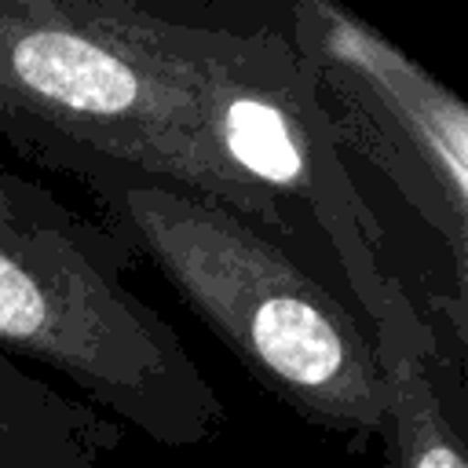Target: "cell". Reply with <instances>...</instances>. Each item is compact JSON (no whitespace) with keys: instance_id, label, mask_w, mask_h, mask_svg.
Listing matches in <instances>:
<instances>
[{"instance_id":"1","label":"cell","mask_w":468,"mask_h":468,"mask_svg":"<svg viewBox=\"0 0 468 468\" xmlns=\"http://www.w3.org/2000/svg\"><path fill=\"white\" fill-rule=\"evenodd\" d=\"M0 135L22 157L73 176L99 205L102 230L150 263L285 410L340 439H388V384L369 329L278 238L29 117L0 113Z\"/></svg>"},{"instance_id":"2","label":"cell","mask_w":468,"mask_h":468,"mask_svg":"<svg viewBox=\"0 0 468 468\" xmlns=\"http://www.w3.org/2000/svg\"><path fill=\"white\" fill-rule=\"evenodd\" d=\"M128 267L110 230L0 168V355L51 366L168 450L205 446L227 406L176 325L128 289Z\"/></svg>"},{"instance_id":"3","label":"cell","mask_w":468,"mask_h":468,"mask_svg":"<svg viewBox=\"0 0 468 468\" xmlns=\"http://www.w3.org/2000/svg\"><path fill=\"white\" fill-rule=\"evenodd\" d=\"M132 40L190 95L216 154L278 205H303L325 234L369 336H435L391 274L380 227L366 208L314 88L285 29H219L117 0Z\"/></svg>"},{"instance_id":"4","label":"cell","mask_w":468,"mask_h":468,"mask_svg":"<svg viewBox=\"0 0 468 468\" xmlns=\"http://www.w3.org/2000/svg\"><path fill=\"white\" fill-rule=\"evenodd\" d=\"M0 113L208 197L278 241L292 234L282 205L216 154L190 95L132 40L117 0H0Z\"/></svg>"},{"instance_id":"5","label":"cell","mask_w":468,"mask_h":468,"mask_svg":"<svg viewBox=\"0 0 468 468\" xmlns=\"http://www.w3.org/2000/svg\"><path fill=\"white\" fill-rule=\"evenodd\" d=\"M336 146L366 157L435 234L461 311L468 278V110L417 58L333 0H296L285 29Z\"/></svg>"},{"instance_id":"6","label":"cell","mask_w":468,"mask_h":468,"mask_svg":"<svg viewBox=\"0 0 468 468\" xmlns=\"http://www.w3.org/2000/svg\"><path fill=\"white\" fill-rule=\"evenodd\" d=\"M117 420L0 355V468H110Z\"/></svg>"},{"instance_id":"7","label":"cell","mask_w":468,"mask_h":468,"mask_svg":"<svg viewBox=\"0 0 468 468\" xmlns=\"http://www.w3.org/2000/svg\"><path fill=\"white\" fill-rule=\"evenodd\" d=\"M388 384V439L399 468H468L461 435L431 380L439 340L413 333L373 336Z\"/></svg>"}]
</instances>
